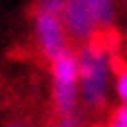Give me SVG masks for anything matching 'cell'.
<instances>
[{
  "label": "cell",
  "instance_id": "1",
  "mask_svg": "<svg viewBox=\"0 0 127 127\" xmlns=\"http://www.w3.org/2000/svg\"><path fill=\"white\" fill-rule=\"evenodd\" d=\"M78 69H80V100L85 109H103L107 105V89L112 74V51L96 36L92 42L80 45Z\"/></svg>",
  "mask_w": 127,
  "mask_h": 127
},
{
  "label": "cell",
  "instance_id": "10",
  "mask_svg": "<svg viewBox=\"0 0 127 127\" xmlns=\"http://www.w3.org/2000/svg\"><path fill=\"white\" fill-rule=\"evenodd\" d=\"M112 74H114V78L127 74V60L118 54H112Z\"/></svg>",
  "mask_w": 127,
  "mask_h": 127
},
{
  "label": "cell",
  "instance_id": "4",
  "mask_svg": "<svg viewBox=\"0 0 127 127\" xmlns=\"http://www.w3.org/2000/svg\"><path fill=\"white\" fill-rule=\"evenodd\" d=\"M60 18L65 22L69 40L78 45H87L98 36V25L94 20L89 0H67Z\"/></svg>",
  "mask_w": 127,
  "mask_h": 127
},
{
  "label": "cell",
  "instance_id": "2",
  "mask_svg": "<svg viewBox=\"0 0 127 127\" xmlns=\"http://www.w3.org/2000/svg\"><path fill=\"white\" fill-rule=\"evenodd\" d=\"M51 98L58 118L71 116L78 112L80 100V69H78V51L67 49L60 58L51 63Z\"/></svg>",
  "mask_w": 127,
  "mask_h": 127
},
{
  "label": "cell",
  "instance_id": "3",
  "mask_svg": "<svg viewBox=\"0 0 127 127\" xmlns=\"http://www.w3.org/2000/svg\"><path fill=\"white\" fill-rule=\"evenodd\" d=\"M33 38L38 42L42 58L49 65L69 49V36H67L65 22L58 13L36 11L33 13Z\"/></svg>",
  "mask_w": 127,
  "mask_h": 127
},
{
  "label": "cell",
  "instance_id": "9",
  "mask_svg": "<svg viewBox=\"0 0 127 127\" xmlns=\"http://www.w3.org/2000/svg\"><path fill=\"white\" fill-rule=\"evenodd\" d=\"M114 89H116L118 100H121L123 105H127V74L116 76V85H114Z\"/></svg>",
  "mask_w": 127,
  "mask_h": 127
},
{
  "label": "cell",
  "instance_id": "12",
  "mask_svg": "<svg viewBox=\"0 0 127 127\" xmlns=\"http://www.w3.org/2000/svg\"><path fill=\"white\" fill-rule=\"evenodd\" d=\"M121 2H127V0H121Z\"/></svg>",
  "mask_w": 127,
  "mask_h": 127
},
{
  "label": "cell",
  "instance_id": "5",
  "mask_svg": "<svg viewBox=\"0 0 127 127\" xmlns=\"http://www.w3.org/2000/svg\"><path fill=\"white\" fill-rule=\"evenodd\" d=\"M89 4H92V13L98 29L103 31L112 29L116 20V0H89Z\"/></svg>",
  "mask_w": 127,
  "mask_h": 127
},
{
  "label": "cell",
  "instance_id": "8",
  "mask_svg": "<svg viewBox=\"0 0 127 127\" xmlns=\"http://www.w3.org/2000/svg\"><path fill=\"white\" fill-rule=\"evenodd\" d=\"M85 125V116L80 112L71 114V116H65V118H58V123L54 127H83Z\"/></svg>",
  "mask_w": 127,
  "mask_h": 127
},
{
  "label": "cell",
  "instance_id": "7",
  "mask_svg": "<svg viewBox=\"0 0 127 127\" xmlns=\"http://www.w3.org/2000/svg\"><path fill=\"white\" fill-rule=\"evenodd\" d=\"M107 127H127V105L121 103L112 112V118H109V125Z\"/></svg>",
  "mask_w": 127,
  "mask_h": 127
},
{
  "label": "cell",
  "instance_id": "6",
  "mask_svg": "<svg viewBox=\"0 0 127 127\" xmlns=\"http://www.w3.org/2000/svg\"><path fill=\"white\" fill-rule=\"evenodd\" d=\"M65 2H67V0H36L38 11H49V13H58V16L63 13Z\"/></svg>",
  "mask_w": 127,
  "mask_h": 127
},
{
  "label": "cell",
  "instance_id": "11",
  "mask_svg": "<svg viewBox=\"0 0 127 127\" xmlns=\"http://www.w3.org/2000/svg\"><path fill=\"white\" fill-rule=\"evenodd\" d=\"M9 127H25V125H9Z\"/></svg>",
  "mask_w": 127,
  "mask_h": 127
}]
</instances>
